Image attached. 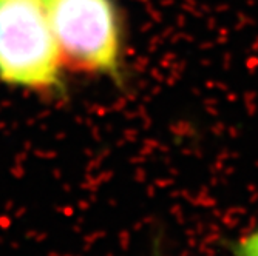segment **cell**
<instances>
[{"mask_svg":"<svg viewBox=\"0 0 258 256\" xmlns=\"http://www.w3.org/2000/svg\"><path fill=\"white\" fill-rule=\"evenodd\" d=\"M230 256H258V225L227 242Z\"/></svg>","mask_w":258,"mask_h":256,"instance_id":"obj_3","label":"cell"},{"mask_svg":"<svg viewBox=\"0 0 258 256\" xmlns=\"http://www.w3.org/2000/svg\"><path fill=\"white\" fill-rule=\"evenodd\" d=\"M43 0H0V83L42 98L65 91Z\"/></svg>","mask_w":258,"mask_h":256,"instance_id":"obj_1","label":"cell"},{"mask_svg":"<svg viewBox=\"0 0 258 256\" xmlns=\"http://www.w3.org/2000/svg\"><path fill=\"white\" fill-rule=\"evenodd\" d=\"M65 71L116 79L124 62V25L114 0H43Z\"/></svg>","mask_w":258,"mask_h":256,"instance_id":"obj_2","label":"cell"}]
</instances>
